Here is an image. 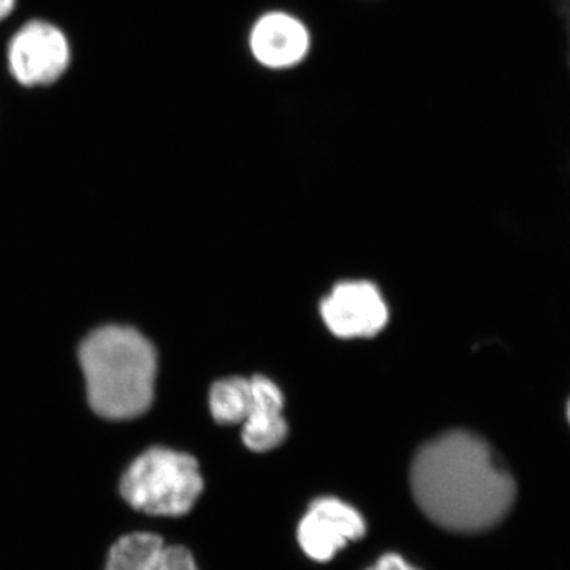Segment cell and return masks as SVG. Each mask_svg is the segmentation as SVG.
<instances>
[{
	"mask_svg": "<svg viewBox=\"0 0 570 570\" xmlns=\"http://www.w3.org/2000/svg\"><path fill=\"white\" fill-rule=\"evenodd\" d=\"M366 534L365 519L358 510L336 498H321L299 521L298 543L311 560H333L347 543Z\"/></svg>",
	"mask_w": 570,
	"mask_h": 570,
	"instance_id": "5",
	"label": "cell"
},
{
	"mask_svg": "<svg viewBox=\"0 0 570 570\" xmlns=\"http://www.w3.org/2000/svg\"><path fill=\"white\" fill-rule=\"evenodd\" d=\"M250 47L258 62L273 69H284L305 58L309 48V36L305 26L295 18L272 13L255 24Z\"/></svg>",
	"mask_w": 570,
	"mask_h": 570,
	"instance_id": "9",
	"label": "cell"
},
{
	"mask_svg": "<svg viewBox=\"0 0 570 570\" xmlns=\"http://www.w3.org/2000/svg\"><path fill=\"white\" fill-rule=\"evenodd\" d=\"M14 3H17V0H0V21L9 17L11 10L14 9Z\"/></svg>",
	"mask_w": 570,
	"mask_h": 570,
	"instance_id": "12",
	"label": "cell"
},
{
	"mask_svg": "<svg viewBox=\"0 0 570 570\" xmlns=\"http://www.w3.org/2000/svg\"><path fill=\"white\" fill-rule=\"evenodd\" d=\"M281 390L266 377L250 379V403L243 420V441L253 452H268L287 436Z\"/></svg>",
	"mask_w": 570,
	"mask_h": 570,
	"instance_id": "7",
	"label": "cell"
},
{
	"mask_svg": "<svg viewBox=\"0 0 570 570\" xmlns=\"http://www.w3.org/2000/svg\"><path fill=\"white\" fill-rule=\"evenodd\" d=\"M69 63V40L50 22H28L10 41V71L22 86L51 85L62 77Z\"/></svg>",
	"mask_w": 570,
	"mask_h": 570,
	"instance_id": "4",
	"label": "cell"
},
{
	"mask_svg": "<svg viewBox=\"0 0 570 570\" xmlns=\"http://www.w3.org/2000/svg\"><path fill=\"white\" fill-rule=\"evenodd\" d=\"M107 570H198L193 553L184 547L165 546L149 532L124 535L108 554Z\"/></svg>",
	"mask_w": 570,
	"mask_h": 570,
	"instance_id": "8",
	"label": "cell"
},
{
	"mask_svg": "<svg viewBox=\"0 0 570 570\" xmlns=\"http://www.w3.org/2000/svg\"><path fill=\"white\" fill-rule=\"evenodd\" d=\"M80 363L89 404L100 417L135 419L151 406L157 355L137 330L119 325L97 328L82 341Z\"/></svg>",
	"mask_w": 570,
	"mask_h": 570,
	"instance_id": "2",
	"label": "cell"
},
{
	"mask_svg": "<svg viewBox=\"0 0 570 570\" xmlns=\"http://www.w3.org/2000/svg\"><path fill=\"white\" fill-rule=\"evenodd\" d=\"M204 491L197 460L176 450L154 448L130 464L121 480L122 498L135 510L157 517H181Z\"/></svg>",
	"mask_w": 570,
	"mask_h": 570,
	"instance_id": "3",
	"label": "cell"
},
{
	"mask_svg": "<svg viewBox=\"0 0 570 570\" xmlns=\"http://www.w3.org/2000/svg\"><path fill=\"white\" fill-rule=\"evenodd\" d=\"M326 326L340 337H370L382 332L389 309L376 285L366 281L337 284L321 306Z\"/></svg>",
	"mask_w": 570,
	"mask_h": 570,
	"instance_id": "6",
	"label": "cell"
},
{
	"mask_svg": "<svg viewBox=\"0 0 570 570\" xmlns=\"http://www.w3.org/2000/svg\"><path fill=\"white\" fill-rule=\"evenodd\" d=\"M250 403V379L230 377L216 382L209 393V409L223 425L243 423Z\"/></svg>",
	"mask_w": 570,
	"mask_h": 570,
	"instance_id": "10",
	"label": "cell"
},
{
	"mask_svg": "<svg viewBox=\"0 0 570 570\" xmlns=\"http://www.w3.org/2000/svg\"><path fill=\"white\" fill-rule=\"evenodd\" d=\"M568 419H569V423H570V401H569V404H568Z\"/></svg>",
	"mask_w": 570,
	"mask_h": 570,
	"instance_id": "13",
	"label": "cell"
},
{
	"mask_svg": "<svg viewBox=\"0 0 570 570\" xmlns=\"http://www.w3.org/2000/svg\"><path fill=\"white\" fill-rule=\"evenodd\" d=\"M367 570H419L414 566L409 564L406 560L400 557V554H385L381 560Z\"/></svg>",
	"mask_w": 570,
	"mask_h": 570,
	"instance_id": "11",
	"label": "cell"
},
{
	"mask_svg": "<svg viewBox=\"0 0 570 570\" xmlns=\"http://www.w3.org/2000/svg\"><path fill=\"white\" fill-rule=\"evenodd\" d=\"M411 485L428 519L455 532L490 530L508 515L517 493L487 442L469 431H450L423 445Z\"/></svg>",
	"mask_w": 570,
	"mask_h": 570,
	"instance_id": "1",
	"label": "cell"
}]
</instances>
